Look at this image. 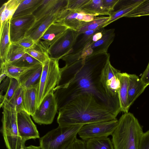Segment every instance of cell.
<instances>
[{"instance_id":"45","label":"cell","mask_w":149,"mask_h":149,"mask_svg":"<svg viewBox=\"0 0 149 149\" xmlns=\"http://www.w3.org/2000/svg\"><path fill=\"white\" fill-rule=\"evenodd\" d=\"M70 143L65 147L63 149H69V146Z\"/></svg>"},{"instance_id":"3","label":"cell","mask_w":149,"mask_h":149,"mask_svg":"<svg viewBox=\"0 0 149 149\" xmlns=\"http://www.w3.org/2000/svg\"><path fill=\"white\" fill-rule=\"evenodd\" d=\"M143 133L138 119L130 112L124 113L118 120L111 135L114 149H139Z\"/></svg>"},{"instance_id":"46","label":"cell","mask_w":149,"mask_h":149,"mask_svg":"<svg viewBox=\"0 0 149 149\" xmlns=\"http://www.w3.org/2000/svg\"><path fill=\"white\" fill-rule=\"evenodd\" d=\"M25 146H22L20 149H25L24 147Z\"/></svg>"},{"instance_id":"42","label":"cell","mask_w":149,"mask_h":149,"mask_svg":"<svg viewBox=\"0 0 149 149\" xmlns=\"http://www.w3.org/2000/svg\"><path fill=\"white\" fill-rule=\"evenodd\" d=\"M140 78L145 85L147 86L149 85V62Z\"/></svg>"},{"instance_id":"2","label":"cell","mask_w":149,"mask_h":149,"mask_svg":"<svg viewBox=\"0 0 149 149\" xmlns=\"http://www.w3.org/2000/svg\"><path fill=\"white\" fill-rule=\"evenodd\" d=\"M116 117L91 94L79 95L59 111L57 121L62 127L110 120Z\"/></svg>"},{"instance_id":"41","label":"cell","mask_w":149,"mask_h":149,"mask_svg":"<svg viewBox=\"0 0 149 149\" xmlns=\"http://www.w3.org/2000/svg\"><path fill=\"white\" fill-rule=\"evenodd\" d=\"M120 0H103V5L106 9L109 11H114L115 6Z\"/></svg>"},{"instance_id":"4","label":"cell","mask_w":149,"mask_h":149,"mask_svg":"<svg viewBox=\"0 0 149 149\" xmlns=\"http://www.w3.org/2000/svg\"><path fill=\"white\" fill-rule=\"evenodd\" d=\"M2 108V125L1 132L7 149H20L22 146L17 125V112L6 103L0 104Z\"/></svg>"},{"instance_id":"8","label":"cell","mask_w":149,"mask_h":149,"mask_svg":"<svg viewBox=\"0 0 149 149\" xmlns=\"http://www.w3.org/2000/svg\"><path fill=\"white\" fill-rule=\"evenodd\" d=\"M120 72L111 65L109 59L103 68L100 76V82L107 95L119 103L118 92L120 86Z\"/></svg>"},{"instance_id":"12","label":"cell","mask_w":149,"mask_h":149,"mask_svg":"<svg viewBox=\"0 0 149 149\" xmlns=\"http://www.w3.org/2000/svg\"><path fill=\"white\" fill-rule=\"evenodd\" d=\"M95 17L81 10L73 11L65 9L60 13L56 22L63 24L69 28L77 31L85 22L93 20Z\"/></svg>"},{"instance_id":"27","label":"cell","mask_w":149,"mask_h":149,"mask_svg":"<svg viewBox=\"0 0 149 149\" xmlns=\"http://www.w3.org/2000/svg\"><path fill=\"white\" fill-rule=\"evenodd\" d=\"M20 1L21 0H9L3 4L0 9L1 26L12 18Z\"/></svg>"},{"instance_id":"14","label":"cell","mask_w":149,"mask_h":149,"mask_svg":"<svg viewBox=\"0 0 149 149\" xmlns=\"http://www.w3.org/2000/svg\"><path fill=\"white\" fill-rule=\"evenodd\" d=\"M17 125L19 135L21 138L22 146L27 140L40 138V135L36 125L31 117L30 115L25 110L17 112Z\"/></svg>"},{"instance_id":"10","label":"cell","mask_w":149,"mask_h":149,"mask_svg":"<svg viewBox=\"0 0 149 149\" xmlns=\"http://www.w3.org/2000/svg\"><path fill=\"white\" fill-rule=\"evenodd\" d=\"M78 34L77 31L68 28L49 47L47 52L50 58L59 60L69 54Z\"/></svg>"},{"instance_id":"25","label":"cell","mask_w":149,"mask_h":149,"mask_svg":"<svg viewBox=\"0 0 149 149\" xmlns=\"http://www.w3.org/2000/svg\"><path fill=\"white\" fill-rule=\"evenodd\" d=\"M143 0L133 1V2L131 3L122 5L119 9L110 12L109 15L110 19L105 24L103 27L104 28L112 22L122 17H125L127 14L140 4Z\"/></svg>"},{"instance_id":"17","label":"cell","mask_w":149,"mask_h":149,"mask_svg":"<svg viewBox=\"0 0 149 149\" xmlns=\"http://www.w3.org/2000/svg\"><path fill=\"white\" fill-rule=\"evenodd\" d=\"M42 69V64H41L25 72L21 75L18 80L19 86L24 89L38 86Z\"/></svg>"},{"instance_id":"34","label":"cell","mask_w":149,"mask_h":149,"mask_svg":"<svg viewBox=\"0 0 149 149\" xmlns=\"http://www.w3.org/2000/svg\"><path fill=\"white\" fill-rule=\"evenodd\" d=\"M10 81L6 93L1 96V104L8 103L13 97L19 86L18 81L13 78H9Z\"/></svg>"},{"instance_id":"23","label":"cell","mask_w":149,"mask_h":149,"mask_svg":"<svg viewBox=\"0 0 149 149\" xmlns=\"http://www.w3.org/2000/svg\"><path fill=\"white\" fill-rule=\"evenodd\" d=\"M42 1V0H21L13 17L33 14Z\"/></svg>"},{"instance_id":"28","label":"cell","mask_w":149,"mask_h":149,"mask_svg":"<svg viewBox=\"0 0 149 149\" xmlns=\"http://www.w3.org/2000/svg\"><path fill=\"white\" fill-rule=\"evenodd\" d=\"M86 149H114L111 140L108 137L90 139L85 141Z\"/></svg>"},{"instance_id":"37","label":"cell","mask_w":149,"mask_h":149,"mask_svg":"<svg viewBox=\"0 0 149 149\" xmlns=\"http://www.w3.org/2000/svg\"><path fill=\"white\" fill-rule=\"evenodd\" d=\"M90 0H68L66 9L73 11L81 10Z\"/></svg>"},{"instance_id":"6","label":"cell","mask_w":149,"mask_h":149,"mask_svg":"<svg viewBox=\"0 0 149 149\" xmlns=\"http://www.w3.org/2000/svg\"><path fill=\"white\" fill-rule=\"evenodd\" d=\"M58 61L50 58L42 64V71L37 90L36 109L47 95L54 93L57 85L60 78Z\"/></svg>"},{"instance_id":"7","label":"cell","mask_w":149,"mask_h":149,"mask_svg":"<svg viewBox=\"0 0 149 149\" xmlns=\"http://www.w3.org/2000/svg\"><path fill=\"white\" fill-rule=\"evenodd\" d=\"M115 29H104L102 38L81 51L74 54H68L63 57L65 65H68L81 59L95 54L107 52L108 49L114 40Z\"/></svg>"},{"instance_id":"11","label":"cell","mask_w":149,"mask_h":149,"mask_svg":"<svg viewBox=\"0 0 149 149\" xmlns=\"http://www.w3.org/2000/svg\"><path fill=\"white\" fill-rule=\"evenodd\" d=\"M58 110V105L54 93L49 94L43 99L32 117L40 125H49L53 122Z\"/></svg>"},{"instance_id":"19","label":"cell","mask_w":149,"mask_h":149,"mask_svg":"<svg viewBox=\"0 0 149 149\" xmlns=\"http://www.w3.org/2000/svg\"><path fill=\"white\" fill-rule=\"evenodd\" d=\"M147 87L137 75L129 74L127 103L129 108Z\"/></svg>"},{"instance_id":"20","label":"cell","mask_w":149,"mask_h":149,"mask_svg":"<svg viewBox=\"0 0 149 149\" xmlns=\"http://www.w3.org/2000/svg\"><path fill=\"white\" fill-rule=\"evenodd\" d=\"M10 20L4 22L0 26V63H3L5 61L10 46L11 44L9 34Z\"/></svg>"},{"instance_id":"31","label":"cell","mask_w":149,"mask_h":149,"mask_svg":"<svg viewBox=\"0 0 149 149\" xmlns=\"http://www.w3.org/2000/svg\"><path fill=\"white\" fill-rule=\"evenodd\" d=\"M109 16L95 17L92 20L86 22L77 31L78 33L93 30L104 28L105 24L109 20Z\"/></svg>"},{"instance_id":"24","label":"cell","mask_w":149,"mask_h":149,"mask_svg":"<svg viewBox=\"0 0 149 149\" xmlns=\"http://www.w3.org/2000/svg\"><path fill=\"white\" fill-rule=\"evenodd\" d=\"M102 28H100L94 30L86 31L79 33H78L72 49L69 54H75L83 50L93 36Z\"/></svg>"},{"instance_id":"40","label":"cell","mask_w":149,"mask_h":149,"mask_svg":"<svg viewBox=\"0 0 149 149\" xmlns=\"http://www.w3.org/2000/svg\"><path fill=\"white\" fill-rule=\"evenodd\" d=\"M139 149H149V130L143 133L141 139Z\"/></svg>"},{"instance_id":"16","label":"cell","mask_w":149,"mask_h":149,"mask_svg":"<svg viewBox=\"0 0 149 149\" xmlns=\"http://www.w3.org/2000/svg\"><path fill=\"white\" fill-rule=\"evenodd\" d=\"M68 0H42L33 14L36 20L43 16L59 13L66 9Z\"/></svg>"},{"instance_id":"15","label":"cell","mask_w":149,"mask_h":149,"mask_svg":"<svg viewBox=\"0 0 149 149\" xmlns=\"http://www.w3.org/2000/svg\"><path fill=\"white\" fill-rule=\"evenodd\" d=\"M59 13L44 15L36 20L25 36H29L38 42L50 25L56 22Z\"/></svg>"},{"instance_id":"39","label":"cell","mask_w":149,"mask_h":149,"mask_svg":"<svg viewBox=\"0 0 149 149\" xmlns=\"http://www.w3.org/2000/svg\"><path fill=\"white\" fill-rule=\"evenodd\" d=\"M69 149H86L85 141L76 137L70 143Z\"/></svg>"},{"instance_id":"21","label":"cell","mask_w":149,"mask_h":149,"mask_svg":"<svg viewBox=\"0 0 149 149\" xmlns=\"http://www.w3.org/2000/svg\"><path fill=\"white\" fill-rule=\"evenodd\" d=\"M120 86L118 92L120 110L124 113H127L130 108L127 103L129 74L120 72L119 74Z\"/></svg>"},{"instance_id":"33","label":"cell","mask_w":149,"mask_h":149,"mask_svg":"<svg viewBox=\"0 0 149 149\" xmlns=\"http://www.w3.org/2000/svg\"><path fill=\"white\" fill-rule=\"evenodd\" d=\"M24 90V89L19 86L11 100L8 102L6 103L15 108L17 112L22 110H25L23 104Z\"/></svg>"},{"instance_id":"5","label":"cell","mask_w":149,"mask_h":149,"mask_svg":"<svg viewBox=\"0 0 149 149\" xmlns=\"http://www.w3.org/2000/svg\"><path fill=\"white\" fill-rule=\"evenodd\" d=\"M83 125H58L40 138V146L42 149H63L77 137Z\"/></svg>"},{"instance_id":"35","label":"cell","mask_w":149,"mask_h":149,"mask_svg":"<svg viewBox=\"0 0 149 149\" xmlns=\"http://www.w3.org/2000/svg\"><path fill=\"white\" fill-rule=\"evenodd\" d=\"M149 15V0H143L125 17H131Z\"/></svg>"},{"instance_id":"13","label":"cell","mask_w":149,"mask_h":149,"mask_svg":"<svg viewBox=\"0 0 149 149\" xmlns=\"http://www.w3.org/2000/svg\"><path fill=\"white\" fill-rule=\"evenodd\" d=\"M33 14L13 17L10 21L9 34L11 43L24 38L36 21Z\"/></svg>"},{"instance_id":"38","label":"cell","mask_w":149,"mask_h":149,"mask_svg":"<svg viewBox=\"0 0 149 149\" xmlns=\"http://www.w3.org/2000/svg\"><path fill=\"white\" fill-rule=\"evenodd\" d=\"M37 43L30 37L25 36L17 42L13 43L21 46L26 50L34 47Z\"/></svg>"},{"instance_id":"44","label":"cell","mask_w":149,"mask_h":149,"mask_svg":"<svg viewBox=\"0 0 149 149\" xmlns=\"http://www.w3.org/2000/svg\"><path fill=\"white\" fill-rule=\"evenodd\" d=\"M6 76H7V75L4 73L0 72V83L1 82V81L4 79V78Z\"/></svg>"},{"instance_id":"1","label":"cell","mask_w":149,"mask_h":149,"mask_svg":"<svg viewBox=\"0 0 149 149\" xmlns=\"http://www.w3.org/2000/svg\"><path fill=\"white\" fill-rule=\"evenodd\" d=\"M110 58L107 52L95 54L60 68V79L54 91L58 111L78 96L88 93L117 117L121 112L120 103L107 95L100 81L102 71Z\"/></svg>"},{"instance_id":"36","label":"cell","mask_w":149,"mask_h":149,"mask_svg":"<svg viewBox=\"0 0 149 149\" xmlns=\"http://www.w3.org/2000/svg\"><path fill=\"white\" fill-rule=\"evenodd\" d=\"M42 64L37 60L26 53L18 61L12 64L21 68H31Z\"/></svg>"},{"instance_id":"29","label":"cell","mask_w":149,"mask_h":149,"mask_svg":"<svg viewBox=\"0 0 149 149\" xmlns=\"http://www.w3.org/2000/svg\"><path fill=\"white\" fill-rule=\"evenodd\" d=\"M0 66L1 72L4 73L9 78H14L18 81L22 74L33 67L21 68L7 62L0 63Z\"/></svg>"},{"instance_id":"22","label":"cell","mask_w":149,"mask_h":149,"mask_svg":"<svg viewBox=\"0 0 149 149\" xmlns=\"http://www.w3.org/2000/svg\"><path fill=\"white\" fill-rule=\"evenodd\" d=\"M38 86L24 89L23 104L25 111L31 116L36 109V102Z\"/></svg>"},{"instance_id":"18","label":"cell","mask_w":149,"mask_h":149,"mask_svg":"<svg viewBox=\"0 0 149 149\" xmlns=\"http://www.w3.org/2000/svg\"><path fill=\"white\" fill-rule=\"evenodd\" d=\"M68 28L61 23L52 24L46 29L39 42L47 49Z\"/></svg>"},{"instance_id":"26","label":"cell","mask_w":149,"mask_h":149,"mask_svg":"<svg viewBox=\"0 0 149 149\" xmlns=\"http://www.w3.org/2000/svg\"><path fill=\"white\" fill-rule=\"evenodd\" d=\"M81 10L94 16L109 15L110 12L104 7L103 0H90L81 9Z\"/></svg>"},{"instance_id":"43","label":"cell","mask_w":149,"mask_h":149,"mask_svg":"<svg viewBox=\"0 0 149 149\" xmlns=\"http://www.w3.org/2000/svg\"><path fill=\"white\" fill-rule=\"evenodd\" d=\"M25 149H42L40 146H36L32 145H31L28 146H25Z\"/></svg>"},{"instance_id":"30","label":"cell","mask_w":149,"mask_h":149,"mask_svg":"<svg viewBox=\"0 0 149 149\" xmlns=\"http://www.w3.org/2000/svg\"><path fill=\"white\" fill-rule=\"evenodd\" d=\"M26 52L37 60L42 64L50 59L47 52L39 42L33 48L26 49Z\"/></svg>"},{"instance_id":"9","label":"cell","mask_w":149,"mask_h":149,"mask_svg":"<svg viewBox=\"0 0 149 149\" xmlns=\"http://www.w3.org/2000/svg\"><path fill=\"white\" fill-rule=\"evenodd\" d=\"M118 124L116 118L84 125L80 129L78 134L84 141L95 138L108 137L112 135Z\"/></svg>"},{"instance_id":"32","label":"cell","mask_w":149,"mask_h":149,"mask_svg":"<svg viewBox=\"0 0 149 149\" xmlns=\"http://www.w3.org/2000/svg\"><path fill=\"white\" fill-rule=\"evenodd\" d=\"M25 51L21 46L14 43H11L5 62L14 63L23 56L26 53Z\"/></svg>"}]
</instances>
